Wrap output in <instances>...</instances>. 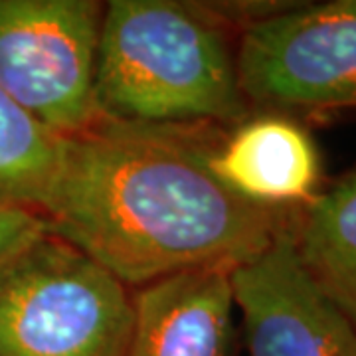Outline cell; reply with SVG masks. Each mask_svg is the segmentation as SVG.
<instances>
[{"mask_svg":"<svg viewBox=\"0 0 356 356\" xmlns=\"http://www.w3.org/2000/svg\"><path fill=\"white\" fill-rule=\"evenodd\" d=\"M232 273V267H202L133 289L125 356H229Z\"/></svg>","mask_w":356,"mask_h":356,"instance_id":"52a82bcc","label":"cell"},{"mask_svg":"<svg viewBox=\"0 0 356 356\" xmlns=\"http://www.w3.org/2000/svg\"><path fill=\"white\" fill-rule=\"evenodd\" d=\"M62 151L64 135L0 91V208L42 214Z\"/></svg>","mask_w":356,"mask_h":356,"instance_id":"30bf717a","label":"cell"},{"mask_svg":"<svg viewBox=\"0 0 356 356\" xmlns=\"http://www.w3.org/2000/svg\"><path fill=\"white\" fill-rule=\"evenodd\" d=\"M232 283L248 356H356L355 327L309 280L293 228L236 267Z\"/></svg>","mask_w":356,"mask_h":356,"instance_id":"8992f818","label":"cell"},{"mask_svg":"<svg viewBox=\"0 0 356 356\" xmlns=\"http://www.w3.org/2000/svg\"><path fill=\"white\" fill-rule=\"evenodd\" d=\"M133 293L50 229L0 266V356H125Z\"/></svg>","mask_w":356,"mask_h":356,"instance_id":"3957f363","label":"cell"},{"mask_svg":"<svg viewBox=\"0 0 356 356\" xmlns=\"http://www.w3.org/2000/svg\"><path fill=\"white\" fill-rule=\"evenodd\" d=\"M236 70L257 111L356 107V0L295 2L245 28Z\"/></svg>","mask_w":356,"mask_h":356,"instance_id":"277c9868","label":"cell"},{"mask_svg":"<svg viewBox=\"0 0 356 356\" xmlns=\"http://www.w3.org/2000/svg\"><path fill=\"white\" fill-rule=\"evenodd\" d=\"M228 131L97 117L64 137L42 216L129 289L243 266L293 228L299 208L250 202L220 178L214 153Z\"/></svg>","mask_w":356,"mask_h":356,"instance_id":"6da1fadb","label":"cell"},{"mask_svg":"<svg viewBox=\"0 0 356 356\" xmlns=\"http://www.w3.org/2000/svg\"><path fill=\"white\" fill-rule=\"evenodd\" d=\"M214 168L236 194L267 208H303L321 184L315 139L299 121L275 111H255L229 129Z\"/></svg>","mask_w":356,"mask_h":356,"instance_id":"ba28073f","label":"cell"},{"mask_svg":"<svg viewBox=\"0 0 356 356\" xmlns=\"http://www.w3.org/2000/svg\"><path fill=\"white\" fill-rule=\"evenodd\" d=\"M46 218L20 208H0V266L48 232Z\"/></svg>","mask_w":356,"mask_h":356,"instance_id":"8fae6325","label":"cell"},{"mask_svg":"<svg viewBox=\"0 0 356 356\" xmlns=\"http://www.w3.org/2000/svg\"><path fill=\"white\" fill-rule=\"evenodd\" d=\"M103 8L95 0H0V91L64 137L97 119Z\"/></svg>","mask_w":356,"mask_h":356,"instance_id":"5b68a950","label":"cell"},{"mask_svg":"<svg viewBox=\"0 0 356 356\" xmlns=\"http://www.w3.org/2000/svg\"><path fill=\"white\" fill-rule=\"evenodd\" d=\"M293 245L309 280L356 331V166L299 208Z\"/></svg>","mask_w":356,"mask_h":356,"instance_id":"9c48e42d","label":"cell"},{"mask_svg":"<svg viewBox=\"0 0 356 356\" xmlns=\"http://www.w3.org/2000/svg\"><path fill=\"white\" fill-rule=\"evenodd\" d=\"M93 99L97 117L143 125L234 129L254 113L228 30L177 0L105 4Z\"/></svg>","mask_w":356,"mask_h":356,"instance_id":"7a4b0ae2","label":"cell"}]
</instances>
